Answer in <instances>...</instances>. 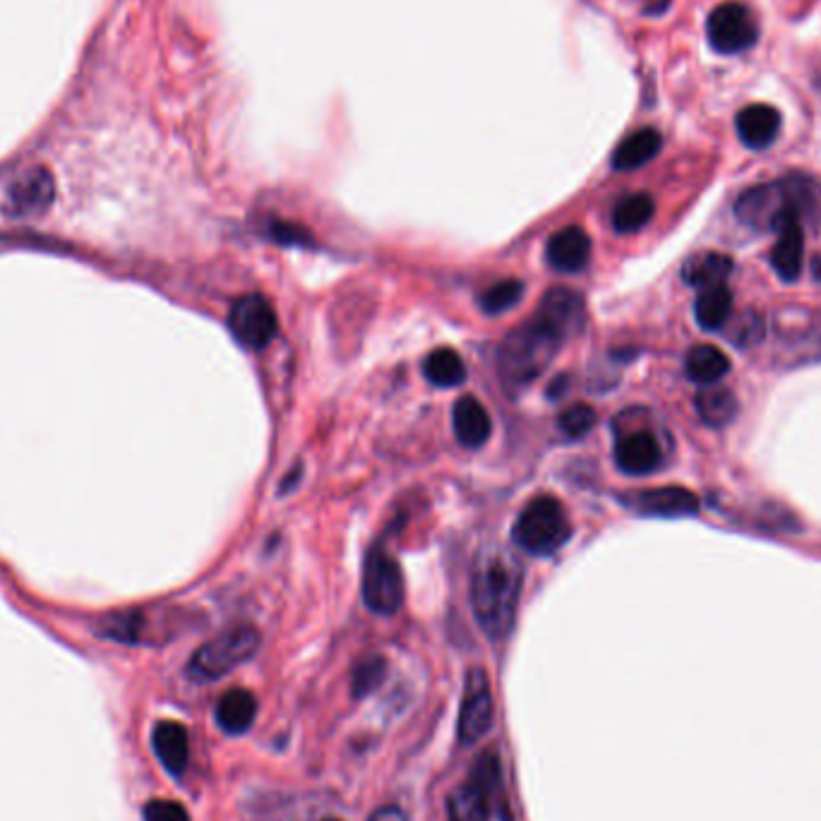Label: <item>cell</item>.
<instances>
[{
  "label": "cell",
  "instance_id": "1",
  "mask_svg": "<svg viewBox=\"0 0 821 821\" xmlns=\"http://www.w3.org/2000/svg\"><path fill=\"white\" fill-rule=\"evenodd\" d=\"M584 327V301L569 289H551L527 323L499 343L497 367L503 385L519 391L533 385L555 361L563 343Z\"/></svg>",
  "mask_w": 821,
  "mask_h": 821
},
{
  "label": "cell",
  "instance_id": "2",
  "mask_svg": "<svg viewBox=\"0 0 821 821\" xmlns=\"http://www.w3.org/2000/svg\"><path fill=\"white\" fill-rule=\"evenodd\" d=\"M523 567L507 547L487 545L471 569V605L483 635L503 641L517 620Z\"/></svg>",
  "mask_w": 821,
  "mask_h": 821
},
{
  "label": "cell",
  "instance_id": "3",
  "mask_svg": "<svg viewBox=\"0 0 821 821\" xmlns=\"http://www.w3.org/2000/svg\"><path fill=\"white\" fill-rule=\"evenodd\" d=\"M511 539L535 557H545L560 551L572 539V523H569L563 503L553 495H541L521 509L519 519L511 529Z\"/></svg>",
  "mask_w": 821,
  "mask_h": 821
},
{
  "label": "cell",
  "instance_id": "4",
  "mask_svg": "<svg viewBox=\"0 0 821 821\" xmlns=\"http://www.w3.org/2000/svg\"><path fill=\"white\" fill-rule=\"evenodd\" d=\"M805 200L807 188L802 183L776 181L766 185H754L737 200L735 214L745 226H749V229L778 231L785 221L800 214Z\"/></svg>",
  "mask_w": 821,
  "mask_h": 821
},
{
  "label": "cell",
  "instance_id": "5",
  "mask_svg": "<svg viewBox=\"0 0 821 821\" xmlns=\"http://www.w3.org/2000/svg\"><path fill=\"white\" fill-rule=\"evenodd\" d=\"M259 649V632L253 625H238L207 641L190 659L188 675L197 683H214L250 661Z\"/></svg>",
  "mask_w": 821,
  "mask_h": 821
},
{
  "label": "cell",
  "instance_id": "6",
  "mask_svg": "<svg viewBox=\"0 0 821 821\" xmlns=\"http://www.w3.org/2000/svg\"><path fill=\"white\" fill-rule=\"evenodd\" d=\"M499 785V759L495 752H483L475 759L471 776L451 793L447 802V821H487L491 797Z\"/></svg>",
  "mask_w": 821,
  "mask_h": 821
},
{
  "label": "cell",
  "instance_id": "7",
  "mask_svg": "<svg viewBox=\"0 0 821 821\" xmlns=\"http://www.w3.org/2000/svg\"><path fill=\"white\" fill-rule=\"evenodd\" d=\"M363 601L377 615H395L403 603L401 567L383 545H375L365 557Z\"/></svg>",
  "mask_w": 821,
  "mask_h": 821
},
{
  "label": "cell",
  "instance_id": "8",
  "mask_svg": "<svg viewBox=\"0 0 821 821\" xmlns=\"http://www.w3.org/2000/svg\"><path fill=\"white\" fill-rule=\"evenodd\" d=\"M495 716L491 677L483 668H471L463 680V697L459 709V742L463 747L475 745L491 733Z\"/></svg>",
  "mask_w": 821,
  "mask_h": 821
},
{
  "label": "cell",
  "instance_id": "9",
  "mask_svg": "<svg viewBox=\"0 0 821 821\" xmlns=\"http://www.w3.org/2000/svg\"><path fill=\"white\" fill-rule=\"evenodd\" d=\"M707 34L713 51L723 56H737L749 51L757 44L759 25L742 3H723L711 10L707 20Z\"/></svg>",
  "mask_w": 821,
  "mask_h": 821
},
{
  "label": "cell",
  "instance_id": "10",
  "mask_svg": "<svg viewBox=\"0 0 821 821\" xmlns=\"http://www.w3.org/2000/svg\"><path fill=\"white\" fill-rule=\"evenodd\" d=\"M229 327L231 335L241 341L245 349L259 351L277 337L279 319L265 295L247 293L231 305Z\"/></svg>",
  "mask_w": 821,
  "mask_h": 821
},
{
  "label": "cell",
  "instance_id": "11",
  "mask_svg": "<svg viewBox=\"0 0 821 821\" xmlns=\"http://www.w3.org/2000/svg\"><path fill=\"white\" fill-rule=\"evenodd\" d=\"M56 195L53 178L46 169H29L10 183L5 193V214L15 219L37 217L51 207Z\"/></svg>",
  "mask_w": 821,
  "mask_h": 821
},
{
  "label": "cell",
  "instance_id": "12",
  "mask_svg": "<svg viewBox=\"0 0 821 821\" xmlns=\"http://www.w3.org/2000/svg\"><path fill=\"white\" fill-rule=\"evenodd\" d=\"M625 505L647 517H689L699 511V499L685 487H653L625 497Z\"/></svg>",
  "mask_w": 821,
  "mask_h": 821
},
{
  "label": "cell",
  "instance_id": "13",
  "mask_svg": "<svg viewBox=\"0 0 821 821\" xmlns=\"http://www.w3.org/2000/svg\"><path fill=\"white\" fill-rule=\"evenodd\" d=\"M663 461V451L659 439L647 431L627 433L615 445V463L617 469L629 475L653 473Z\"/></svg>",
  "mask_w": 821,
  "mask_h": 821
},
{
  "label": "cell",
  "instance_id": "14",
  "mask_svg": "<svg viewBox=\"0 0 821 821\" xmlns=\"http://www.w3.org/2000/svg\"><path fill=\"white\" fill-rule=\"evenodd\" d=\"M545 257L555 271L575 274L589 265L591 238L579 226H567V229L553 233L551 241H547Z\"/></svg>",
  "mask_w": 821,
  "mask_h": 821
},
{
  "label": "cell",
  "instance_id": "15",
  "mask_svg": "<svg viewBox=\"0 0 821 821\" xmlns=\"http://www.w3.org/2000/svg\"><path fill=\"white\" fill-rule=\"evenodd\" d=\"M781 113L769 104H749L737 113L735 128L742 145L749 149H766L781 133Z\"/></svg>",
  "mask_w": 821,
  "mask_h": 821
},
{
  "label": "cell",
  "instance_id": "16",
  "mask_svg": "<svg viewBox=\"0 0 821 821\" xmlns=\"http://www.w3.org/2000/svg\"><path fill=\"white\" fill-rule=\"evenodd\" d=\"M451 425H455L457 439L467 449H481L493 431L491 415L475 397L457 399L455 411H451Z\"/></svg>",
  "mask_w": 821,
  "mask_h": 821
},
{
  "label": "cell",
  "instance_id": "17",
  "mask_svg": "<svg viewBox=\"0 0 821 821\" xmlns=\"http://www.w3.org/2000/svg\"><path fill=\"white\" fill-rule=\"evenodd\" d=\"M152 745L164 769L169 771L171 776H181V773L188 769L190 740H188V731L181 723L161 721L157 728H154Z\"/></svg>",
  "mask_w": 821,
  "mask_h": 821
},
{
  "label": "cell",
  "instance_id": "18",
  "mask_svg": "<svg viewBox=\"0 0 821 821\" xmlns=\"http://www.w3.org/2000/svg\"><path fill=\"white\" fill-rule=\"evenodd\" d=\"M802 250L805 238L797 217L785 221L778 229V241L771 250V265L778 271V277L785 281H793L802 271Z\"/></svg>",
  "mask_w": 821,
  "mask_h": 821
},
{
  "label": "cell",
  "instance_id": "19",
  "mask_svg": "<svg viewBox=\"0 0 821 821\" xmlns=\"http://www.w3.org/2000/svg\"><path fill=\"white\" fill-rule=\"evenodd\" d=\"M663 137L659 130L641 128L637 133L627 135L613 154V169L615 171H635L649 164L661 152Z\"/></svg>",
  "mask_w": 821,
  "mask_h": 821
},
{
  "label": "cell",
  "instance_id": "20",
  "mask_svg": "<svg viewBox=\"0 0 821 821\" xmlns=\"http://www.w3.org/2000/svg\"><path fill=\"white\" fill-rule=\"evenodd\" d=\"M257 716V701L247 689H231L217 704V723L224 733L243 735Z\"/></svg>",
  "mask_w": 821,
  "mask_h": 821
},
{
  "label": "cell",
  "instance_id": "21",
  "mask_svg": "<svg viewBox=\"0 0 821 821\" xmlns=\"http://www.w3.org/2000/svg\"><path fill=\"white\" fill-rule=\"evenodd\" d=\"M733 271V259L721 253H701L689 257L683 267V279L689 287L697 289H711L721 287Z\"/></svg>",
  "mask_w": 821,
  "mask_h": 821
},
{
  "label": "cell",
  "instance_id": "22",
  "mask_svg": "<svg viewBox=\"0 0 821 821\" xmlns=\"http://www.w3.org/2000/svg\"><path fill=\"white\" fill-rule=\"evenodd\" d=\"M695 315L697 323L709 329L716 331L728 325V319L733 317V293L731 289L721 283V287H711V289H701L699 299L695 303Z\"/></svg>",
  "mask_w": 821,
  "mask_h": 821
},
{
  "label": "cell",
  "instance_id": "23",
  "mask_svg": "<svg viewBox=\"0 0 821 821\" xmlns=\"http://www.w3.org/2000/svg\"><path fill=\"white\" fill-rule=\"evenodd\" d=\"M685 371L687 377L692 379L697 385H713L719 379L725 377V373L731 371V361L728 355L719 351L716 347H695L687 353L685 361Z\"/></svg>",
  "mask_w": 821,
  "mask_h": 821
},
{
  "label": "cell",
  "instance_id": "24",
  "mask_svg": "<svg viewBox=\"0 0 821 821\" xmlns=\"http://www.w3.org/2000/svg\"><path fill=\"white\" fill-rule=\"evenodd\" d=\"M697 413L699 419L711 427H725L735 421L740 403L731 389H704L697 395Z\"/></svg>",
  "mask_w": 821,
  "mask_h": 821
},
{
  "label": "cell",
  "instance_id": "25",
  "mask_svg": "<svg viewBox=\"0 0 821 821\" xmlns=\"http://www.w3.org/2000/svg\"><path fill=\"white\" fill-rule=\"evenodd\" d=\"M423 373L435 387H459L467 379V365L457 351L437 349L425 359Z\"/></svg>",
  "mask_w": 821,
  "mask_h": 821
},
{
  "label": "cell",
  "instance_id": "26",
  "mask_svg": "<svg viewBox=\"0 0 821 821\" xmlns=\"http://www.w3.org/2000/svg\"><path fill=\"white\" fill-rule=\"evenodd\" d=\"M653 209H656V205H653L651 195H647V193H635V195L623 197L613 209L615 231L617 233L641 231L651 221Z\"/></svg>",
  "mask_w": 821,
  "mask_h": 821
},
{
  "label": "cell",
  "instance_id": "27",
  "mask_svg": "<svg viewBox=\"0 0 821 821\" xmlns=\"http://www.w3.org/2000/svg\"><path fill=\"white\" fill-rule=\"evenodd\" d=\"M523 295V283L517 279H507V281H497L491 289L483 291L481 295V307L487 315H499L507 313L515 307Z\"/></svg>",
  "mask_w": 821,
  "mask_h": 821
},
{
  "label": "cell",
  "instance_id": "28",
  "mask_svg": "<svg viewBox=\"0 0 821 821\" xmlns=\"http://www.w3.org/2000/svg\"><path fill=\"white\" fill-rule=\"evenodd\" d=\"M387 677V661L383 656H367L353 671V697L363 699L373 695L375 689L385 683Z\"/></svg>",
  "mask_w": 821,
  "mask_h": 821
},
{
  "label": "cell",
  "instance_id": "29",
  "mask_svg": "<svg viewBox=\"0 0 821 821\" xmlns=\"http://www.w3.org/2000/svg\"><path fill=\"white\" fill-rule=\"evenodd\" d=\"M728 337L737 343V347H754L757 341L764 337V319H761L757 313H742L737 317L728 319Z\"/></svg>",
  "mask_w": 821,
  "mask_h": 821
},
{
  "label": "cell",
  "instance_id": "30",
  "mask_svg": "<svg viewBox=\"0 0 821 821\" xmlns=\"http://www.w3.org/2000/svg\"><path fill=\"white\" fill-rule=\"evenodd\" d=\"M593 423H596V411L587 407V403H572V407H567L560 413V419H557V425H560V431L569 439L584 437L593 427Z\"/></svg>",
  "mask_w": 821,
  "mask_h": 821
},
{
  "label": "cell",
  "instance_id": "31",
  "mask_svg": "<svg viewBox=\"0 0 821 821\" xmlns=\"http://www.w3.org/2000/svg\"><path fill=\"white\" fill-rule=\"evenodd\" d=\"M267 236H269V241H277L281 245H295V247L313 245L311 233L303 231L301 226L287 224V221H271L269 229H267Z\"/></svg>",
  "mask_w": 821,
  "mask_h": 821
},
{
  "label": "cell",
  "instance_id": "32",
  "mask_svg": "<svg viewBox=\"0 0 821 821\" xmlns=\"http://www.w3.org/2000/svg\"><path fill=\"white\" fill-rule=\"evenodd\" d=\"M145 821H190L188 809L173 800H152L142 812Z\"/></svg>",
  "mask_w": 821,
  "mask_h": 821
},
{
  "label": "cell",
  "instance_id": "33",
  "mask_svg": "<svg viewBox=\"0 0 821 821\" xmlns=\"http://www.w3.org/2000/svg\"><path fill=\"white\" fill-rule=\"evenodd\" d=\"M371 821H407V814H403L401 809L395 807V805H385V807L375 809Z\"/></svg>",
  "mask_w": 821,
  "mask_h": 821
},
{
  "label": "cell",
  "instance_id": "34",
  "mask_svg": "<svg viewBox=\"0 0 821 821\" xmlns=\"http://www.w3.org/2000/svg\"><path fill=\"white\" fill-rule=\"evenodd\" d=\"M301 473H303V469H301V467H295V469L287 475V479H283V483H281V495H287L289 491H293L295 483H299V479H301Z\"/></svg>",
  "mask_w": 821,
  "mask_h": 821
},
{
  "label": "cell",
  "instance_id": "35",
  "mask_svg": "<svg viewBox=\"0 0 821 821\" xmlns=\"http://www.w3.org/2000/svg\"><path fill=\"white\" fill-rule=\"evenodd\" d=\"M812 274H814V279H817V281H821V257H817V259L812 262Z\"/></svg>",
  "mask_w": 821,
  "mask_h": 821
},
{
  "label": "cell",
  "instance_id": "36",
  "mask_svg": "<svg viewBox=\"0 0 821 821\" xmlns=\"http://www.w3.org/2000/svg\"><path fill=\"white\" fill-rule=\"evenodd\" d=\"M325 821H339V819H325Z\"/></svg>",
  "mask_w": 821,
  "mask_h": 821
}]
</instances>
